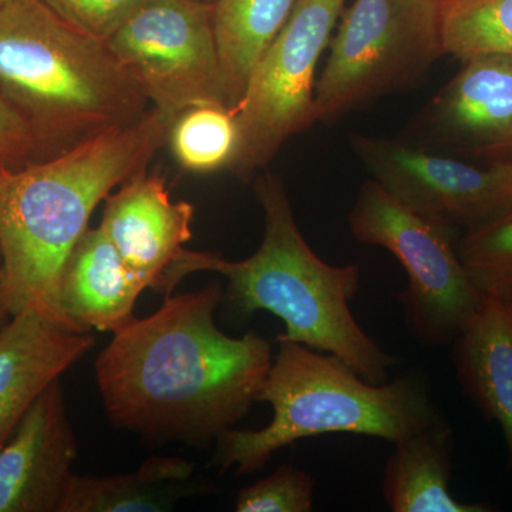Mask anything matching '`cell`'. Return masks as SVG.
Wrapping results in <instances>:
<instances>
[{
	"label": "cell",
	"mask_w": 512,
	"mask_h": 512,
	"mask_svg": "<svg viewBox=\"0 0 512 512\" xmlns=\"http://www.w3.org/2000/svg\"><path fill=\"white\" fill-rule=\"evenodd\" d=\"M170 127L151 107L130 126L18 170H0V309L6 315L33 309L82 333L60 308L64 266L100 202L146 170L167 144Z\"/></svg>",
	"instance_id": "7a4b0ae2"
},
{
	"label": "cell",
	"mask_w": 512,
	"mask_h": 512,
	"mask_svg": "<svg viewBox=\"0 0 512 512\" xmlns=\"http://www.w3.org/2000/svg\"><path fill=\"white\" fill-rule=\"evenodd\" d=\"M0 87L32 126L42 160L151 109L106 40L74 28L42 0L0 8Z\"/></svg>",
	"instance_id": "277c9868"
},
{
	"label": "cell",
	"mask_w": 512,
	"mask_h": 512,
	"mask_svg": "<svg viewBox=\"0 0 512 512\" xmlns=\"http://www.w3.org/2000/svg\"><path fill=\"white\" fill-rule=\"evenodd\" d=\"M461 62L417 120L421 146L483 161L512 158V56Z\"/></svg>",
	"instance_id": "8fae6325"
},
{
	"label": "cell",
	"mask_w": 512,
	"mask_h": 512,
	"mask_svg": "<svg viewBox=\"0 0 512 512\" xmlns=\"http://www.w3.org/2000/svg\"><path fill=\"white\" fill-rule=\"evenodd\" d=\"M2 281H3V265H2V256H0V286H2ZM0 311H2V309H0Z\"/></svg>",
	"instance_id": "484cf974"
},
{
	"label": "cell",
	"mask_w": 512,
	"mask_h": 512,
	"mask_svg": "<svg viewBox=\"0 0 512 512\" xmlns=\"http://www.w3.org/2000/svg\"><path fill=\"white\" fill-rule=\"evenodd\" d=\"M349 141L370 180L456 237L512 207V158L478 164L410 140Z\"/></svg>",
	"instance_id": "30bf717a"
},
{
	"label": "cell",
	"mask_w": 512,
	"mask_h": 512,
	"mask_svg": "<svg viewBox=\"0 0 512 512\" xmlns=\"http://www.w3.org/2000/svg\"><path fill=\"white\" fill-rule=\"evenodd\" d=\"M8 318H9V316L6 315L5 312L0 311V325H2V323L5 322V320Z\"/></svg>",
	"instance_id": "4316f807"
},
{
	"label": "cell",
	"mask_w": 512,
	"mask_h": 512,
	"mask_svg": "<svg viewBox=\"0 0 512 512\" xmlns=\"http://www.w3.org/2000/svg\"><path fill=\"white\" fill-rule=\"evenodd\" d=\"M443 0H355L340 16L315 87V121L330 123L421 79L446 55Z\"/></svg>",
	"instance_id": "8992f818"
},
{
	"label": "cell",
	"mask_w": 512,
	"mask_h": 512,
	"mask_svg": "<svg viewBox=\"0 0 512 512\" xmlns=\"http://www.w3.org/2000/svg\"><path fill=\"white\" fill-rule=\"evenodd\" d=\"M222 299L220 281L167 295L153 315L113 333L94 370L114 426L204 447L251 412L274 360L271 342L225 335L215 323Z\"/></svg>",
	"instance_id": "6da1fadb"
},
{
	"label": "cell",
	"mask_w": 512,
	"mask_h": 512,
	"mask_svg": "<svg viewBox=\"0 0 512 512\" xmlns=\"http://www.w3.org/2000/svg\"><path fill=\"white\" fill-rule=\"evenodd\" d=\"M345 0H298L234 107L237 147L227 170L248 181L289 138L316 123L315 73Z\"/></svg>",
	"instance_id": "ba28073f"
},
{
	"label": "cell",
	"mask_w": 512,
	"mask_h": 512,
	"mask_svg": "<svg viewBox=\"0 0 512 512\" xmlns=\"http://www.w3.org/2000/svg\"><path fill=\"white\" fill-rule=\"evenodd\" d=\"M94 343L92 332L64 329L33 309H23L0 325V446L36 400Z\"/></svg>",
	"instance_id": "5bb4252c"
},
{
	"label": "cell",
	"mask_w": 512,
	"mask_h": 512,
	"mask_svg": "<svg viewBox=\"0 0 512 512\" xmlns=\"http://www.w3.org/2000/svg\"><path fill=\"white\" fill-rule=\"evenodd\" d=\"M258 403L272 420L259 430L228 429L215 441L211 464L220 474L264 470L278 451L323 434H355L397 443L446 419L420 370L390 382L363 379L338 356L278 342Z\"/></svg>",
	"instance_id": "5b68a950"
},
{
	"label": "cell",
	"mask_w": 512,
	"mask_h": 512,
	"mask_svg": "<svg viewBox=\"0 0 512 512\" xmlns=\"http://www.w3.org/2000/svg\"><path fill=\"white\" fill-rule=\"evenodd\" d=\"M315 480L308 471L284 464L239 491L237 512H311Z\"/></svg>",
	"instance_id": "603a6c76"
},
{
	"label": "cell",
	"mask_w": 512,
	"mask_h": 512,
	"mask_svg": "<svg viewBox=\"0 0 512 512\" xmlns=\"http://www.w3.org/2000/svg\"><path fill=\"white\" fill-rule=\"evenodd\" d=\"M77 458L60 380L0 446V512H59Z\"/></svg>",
	"instance_id": "7c38bea8"
},
{
	"label": "cell",
	"mask_w": 512,
	"mask_h": 512,
	"mask_svg": "<svg viewBox=\"0 0 512 512\" xmlns=\"http://www.w3.org/2000/svg\"><path fill=\"white\" fill-rule=\"evenodd\" d=\"M349 228L356 241L386 249L406 271L407 286L396 298L410 336L426 348L453 342L483 301L458 255L456 235L373 180L360 187Z\"/></svg>",
	"instance_id": "52a82bcc"
},
{
	"label": "cell",
	"mask_w": 512,
	"mask_h": 512,
	"mask_svg": "<svg viewBox=\"0 0 512 512\" xmlns=\"http://www.w3.org/2000/svg\"><path fill=\"white\" fill-rule=\"evenodd\" d=\"M382 494L393 512H493L487 503H461L450 493L456 437L447 417L393 444Z\"/></svg>",
	"instance_id": "e0dca14e"
},
{
	"label": "cell",
	"mask_w": 512,
	"mask_h": 512,
	"mask_svg": "<svg viewBox=\"0 0 512 512\" xmlns=\"http://www.w3.org/2000/svg\"><path fill=\"white\" fill-rule=\"evenodd\" d=\"M265 232L254 254L228 261L211 252L184 249L165 282L167 295L185 276L215 272L227 279L224 299L242 318L269 312L285 323L276 342H295L338 356L363 379L386 382L399 356L367 335L349 303L360 288L359 265L326 264L303 238L281 178L265 171L254 184Z\"/></svg>",
	"instance_id": "3957f363"
},
{
	"label": "cell",
	"mask_w": 512,
	"mask_h": 512,
	"mask_svg": "<svg viewBox=\"0 0 512 512\" xmlns=\"http://www.w3.org/2000/svg\"><path fill=\"white\" fill-rule=\"evenodd\" d=\"M237 123L231 109L192 107L171 124L167 143L188 173L208 174L227 170L237 147Z\"/></svg>",
	"instance_id": "44dd1931"
},
{
	"label": "cell",
	"mask_w": 512,
	"mask_h": 512,
	"mask_svg": "<svg viewBox=\"0 0 512 512\" xmlns=\"http://www.w3.org/2000/svg\"><path fill=\"white\" fill-rule=\"evenodd\" d=\"M153 109L229 107L208 0H151L106 40Z\"/></svg>",
	"instance_id": "9c48e42d"
},
{
	"label": "cell",
	"mask_w": 512,
	"mask_h": 512,
	"mask_svg": "<svg viewBox=\"0 0 512 512\" xmlns=\"http://www.w3.org/2000/svg\"><path fill=\"white\" fill-rule=\"evenodd\" d=\"M194 205L173 201L160 173L140 171L104 200L99 227L147 289L165 292L168 272L192 238Z\"/></svg>",
	"instance_id": "4fadbf2b"
},
{
	"label": "cell",
	"mask_w": 512,
	"mask_h": 512,
	"mask_svg": "<svg viewBox=\"0 0 512 512\" xmlns=\"http://www.w3.org/2000/svg\"><path fill=\"white\" fill-rule=\"evenodd\" d=\"M36 157L32 126L0 87V170H18Z\"/></svg>",
	"instance_id": "d4e9b609"
},
{
	"label": "cell",
	"mask_w": 512,
	"mask_h": 512,
	"mask_svg": "<svg viewBox=\"0 0 512 512\" xmlns=\"http://www.w3.org/2000/svg\"><path fill=\"white\" fill-rule=\"evenodd\" d=\"M451 343L458 383L485 419L500 426L512 471V302L483 295Z\"/></svg>",
	"instance_id": "9a60e30c"
},
{
	"label": "cell",
	"mask_w": 512,
	"mask_h": 512,
	"mask_svg": "<svg viewBox=\"0 0 512 512\" xmlns=\"http://www.w3.org/2000/svg\"><path fill=\"white\" fill-rule=\"evenodd\" d=\"M194 463L181 457L147 458L133 473L77 476L67 485L59 512H164L195 493Z\"/></svg>",
	"instance_id": "ac0fdd59"
},
{
	"label": "cell",
	"mask_w": 512,
	"mask_h": 512,
	"mask_svg": "<svg viewBox=\"0 0 512 512\" xmlns=\"http://www.w3.org/2000/svg\"><path fill=\"white\" fill-rule=\"evenodd\" d=\"M100 227L87 229L67 259L60 282V308L82 333L117 332L136 318L146 291Z\"/></svg>",
	"instance_id": "2e32d148"
},
{
	"label": "cell",
	"mask_w": 512,
	"mask_h": 512,
	"mask_svg": "<svg viewBox=\"0 0 512 512\" xmlns=\"http://www.w3.org/2000/svg\"><path fill=\"white\" fill-rule=\"evenodd\" d=\"M457 249L478 291L512 302V207L464 231Z\"/></svg>",
	"instance_id": "7402d4cb"
},
{
	"label": "cell",
	"mask_w": 512,
	"mask_h": 512,
	"mask_svg": "<svg viewBox=\"0 0 512 512\" xmlns=\"http://www.w3.org/2000/svg\"><path fill=\"white\" fill-rule=\"evenodd\" d=\"M296 3L298 0H212V26L231 109L244 96L255 63L284 28Z\"/></svg>",
	"instance_id": "d6986e66"
},
{
	"label": "cell",
	"mask_w": 512,
	"mask_h": 512,
	"mask_svg": "<svg viewBox=\"0 0 512 512\" xmlns=\"http://www.w3.org/2000/svg\"><path fill=\"white\" fill-rule=\"evenodd\" d=\"M8 2L9 0H0V8H3V6H5Z\"/></svg>",
	"instance_id": "83f0119b"
},
{
	"label": "cell",
	"mask_w": 512,
	"mask_h": 512,
	"mask_svg": "<svg viewBox=\"0 0 512 512\" xmlns=\"http://www.w3.org/2000/svg\"><path fill=\"white\" fill-rule=\"evenodd\" d=\"M441 37L446 55L512 56V0H443Z\"/></svg>",
	"instance_id": "ffe728a7"
},
{
	"label": "cell",
	"mask_w": 512,
	"mask_h": 512,
	"mask_svg": "<svg viewBox=\"0 0 512 512\" xmlns=\"http://www.w3.org/2000/svg\"><path fill=\"white\" fill-rule=\"evenodd\" d=\"M74 28L107 40L151 0H42Z\"/></svg>",
	"instance_id": "cb8c5ba5"
}]
</instances>
